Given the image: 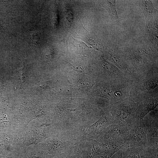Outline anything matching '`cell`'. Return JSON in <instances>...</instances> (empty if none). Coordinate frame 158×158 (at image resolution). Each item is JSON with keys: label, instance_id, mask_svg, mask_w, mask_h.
Masks as SVG:
<instances>
[{"label": "cell", "instance_id": "8fae6325", "mask_svg": "<svg viewBox=\"0 0 158 158\" xmlns=\"http://www.w3.org/2000/svg\"><path fill=\"white\" fill-rule=\"evenodd\" d=\"M47 154L39 143L31 145L23 148L17 158H45Z\"/></svg>", "mask_w": 158, "mask_h": 158}, {"label": "cell", "instance_id": "8992f818", "mask_svg": "<svg viewBox=\"0 0 158 158\" xmlns=\"http://www.w3.org/2000/svg\"><path fill=\"white\" fill-rule=\"evenodd\" d=\"M147 128L142 119H136L129 126L127 137L123 148L144 145L146 142Z\"/></svg>", "mask_w": 158, "mask_h": 158}, {"label": "cell", "instance_id": "30bf717a", "mask_svg": "<svg viewBox=\"0 0 158 158\" xmlns=\"http://www.w3.org/2000/svg\"><path fill=\"white\" fill-rule=\"evenodd\" d=\"M157 108L150 111L142 120L147 128V140L158 138V117Z\"/></svg>", "mask_w": 158, "mask_h": 158}, {"label": "cell", "instance_id": "2e32d148", "mask_svg": "<svg viewBox=\"0 0 158 158\" xmlns=\"http://www.w3.org/2000/svg\"><path fill=\"white\" fill-rule=\"evenodd\" d=\"M78 144L74 147L70 154L68 158H83L79 150Z\"/></svg>", "mask_w": 158, "mask_h": 158}, {"label": "cell", "instance_id": "9c48e42d", "mask_svg": "<svg viewBox=\"0 0 158 158\" xmlns=\"http://www.w3.org/2000/svg\"><path fill=\"white\" fill-rule=\"evenodd\" d=\"M101 145L95 139L83 138L78 144L82 158H95L101 153Z\"/></svg>", "mask_w": 158, "mask_h": 158}, {"label": "cell", "instance_id": "603a6c76", "mask_svg": "<svg viewBox=\"0 0 158 158\" xmlns=\"http://www.w3.org/2000/svg\"><path fill=\"white\" fill-rule=\"evenodd\" d=\"M8 158H16L15 157H8Z\"/></svg>", "mask_w": 158, "mask_h": 158}, {"label": "cell", "instance_id": "6da1fadb", "mask_svg": "<svg viewBox=\"0 0 158 158\" xmlns=\"http://www.w3.org/2000/svg\"><path fill=\"white\" fill-rule=\"evenodd\" d=\"M83 138V130L61 131L39 143L47 157L66 158Z\"/></svg>", "mask_w": 158, "mask_h": 158}, {"label": "cell", "instance_id": "7402d4cb", "mask_svg": "<svg viewBox=\"0 0 158 158\" xmlns=\"http://www.w3.org/2000/svg\"><path fill=\"white\" fill-rule=\"evenodd\" d=\"M45 158H61V157H47Z\"/></svg>", "mask_w": 158, "mask_h": 158}, {"label": "cell", "instance_id": "4fadbf2b", "mask_svg": "<svg viewBox=\"0 0 158 158\" xmlns=\"http://www.w3.org/2000/svg\"><path fill=\"white\" fill-rule=\"evenodd\" d=\"M123 147V144L121 143L101 144V153L105 154L109 158Z\"/></svg>", "mask_w": 158, "mask_h": 158}, {"label": "cell", "instance_id": "ffe728a7", "mask_svg": "<svg viewBox=\"0 0 158 158\" xmlns=\"http://www.w3.org/2000/svg\"><path fill=\"white\" fill-rule=\"evenodd\" d=\"M3 89V87L2 84L0 83V97L1 96V93Z\"/></svg>", "mask_w": 158, "mask_h": 158}, {"label": "cell", "instance_id": "52a82bcc", "mask_svg": "<svg viewBox=\"0 0 158 158\" xmlns=\"http://www.w3.org/2000/svg\"><path fill=\"white\" fill-rule=\"evenodd\" d=\"M114 122L109 110L95 122L83 129V138L96 140L100 133Z\"/></svg>", "mask_w": 158, "mask_h": 158}, {"label": "cell", "instance_id": "9a60e30c", "mask_svg": "<svg viewBox=\"0 0 158 158\" xmlns=\"http://www.w3.org/2000/svg\"><path fill=\"white\" fill-rule=\"evenodd\" d=\"M26 38L29 42L35 46H38L40 43L39 34L36 32L27 31L26 32Z\"/></svg>", "mask_w": 158, "mask_h": 158}, {"label": "cell", "instance_id": "7c38bea8", "mask_svg": "<svg viewBox=\"0 0 158 158\" xmlns=\"http://www.w3.org/2000/svg\"><path fill=\"white\" fill-rule=\"evenodd\" d=\"M122 149L123 158H155L145 150L143 145Z\"/></svg>", "mask_w": 158, "mask_h": 158}, {"label": "cell", "instance_id": "e0dca14e", "mask_svg": "<svg viewBox=\"0 0 158 158\" xmlns=\"http://www.w3.org/2000/svg\"><path fill=\"white\" fill-rule=\"evenodd\" d=\"M109 158H123L122 150H120Z\"/></svg>", "mask_w": 158, "mask_h": 158}, {"label": "cell", "instance_id": "44dd1931", "mask_svg": "<svg viewBox=\"0 0 158 158\" xmlns=\"http://www.w3.org/2000/svg\"><path fill=\"white\" fill-rule=\"evenodd\" d=\"M8 157L2 156L0 155V158H8Z\"/></svg>", "mask_w": 158, "mask_h": 158}, {"label": "cell", "instance_id": "5bb4252c", "mask_svg": "<svg viewBox=\"0 0 158 158\" xmlns=\"http://www.w3.org/2000/svg\"><path fill=\"white\" fill-rule=\"evenodd\" d=\"M102 5L108 11L112 20L118 19L119 17L116 10L115 0L105 1Z\"/></svg>", "mask_w": 158, "mask_h": 158}, {"label": "cell", "instance_id": "7a4b0ae2", "mask_svg": "<svg viewBox=\"0 0 158 158\" xmlns=\"http://www.w3.org/2000/svg\"><path fill=\"white\" fill-rule=\"evenodd\" d=\"M59 132L44 119L39 118L30 121L21 133L26 147L42 142Z\"/></svg>", "mask_w": 158, "mask_h": 158}, {"label": "cell", "instance_id": "ac0fdd59", "mask_svg": "<svg viewBox=\"0 0 158 158\" xmlns=\"http://www.w3.org/2000/svg\"><path fill=\"white\" fill-rule=\"evenodd\" d=\"M72 68L75 71L79 72H83L84 69L80 65L75 64L72 66Z\"/></svg>", "mask_w": 158, "mask_h": 158}, {"label": "cell", "instance_id": "5b68a950", "mask_svg": "<svg viewBox=\"0 0 158 158\" xmlns=\"http://www.w3.org/2000/svg\"><path fill=\"white\" fill-rule=\"evenodd\" d=\"M129 126L114 122L100 133L96 140L101 144L121 143L124 147Z\"/></svg>", "mask_w": 158, "mask_h": 158}, {"label": "cell", "instance_id": "ba28073f", "mask_svg": "<svg viewBox=\"0 0 158 158\" xmlns=\"http://www.w3.org/2000/svg\"><path fill=\"white\" fill-rule=\"evenodd\" d=\"M137 104L136 119H143L149 112L157 108V96H142L133 98Z\"/></svg>", "mask_w": 158, "mask_h": 158}, {"label": "cell", "instance_id": "3957f363", "mask_svg": "<svg viewBox=\"0 0 158 158\" xmlns=\"http://www.w3.org/2000/svg\"><path fill=\"white\" fill-rule=\"evenodd\" d=\"M137 104L133 98L126 97L118 102L110 104L109 110L114 122L129 125L136 119Z\"/></svg>", "mask_w": 158, "mask_h": 158}, {"label": "cell", "instance_id": "277c9868", "mask_svg": "<svg viewBox=\"0 0 158 158\" xmlns=\"http://www.w3.org/2000/svg\"><path fill=\"white\" fill-rule=\"evenodd\" d=\"M25 147L21 133L11 134L0 132V155L16 157Z\"/></svg>", "mask_w": 158, "mask_h": 158}, {"label": "cell", "instance_id": "d6986e66", "mask_svg": "<svg viewBox=\"0 0 158 158\" xmlns=\"http://www.w3.org/2000/svg\"><path fill=\"white\" fill-rule=\"evenodd\" d=\"M94 158H108L107 156L103 153H101L97 155Z\"/></svg>", "mask_w": 158, "mask_h": 158}]
</instances>
